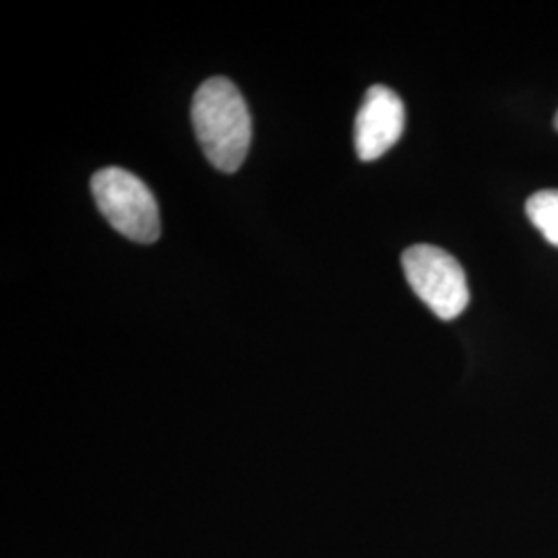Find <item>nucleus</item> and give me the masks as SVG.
<instances>
[{
    "label": "nucleus",
    "instance_id": "nucleus-1",
    "mask_svg": "<svg viewBox=\"0 0 558 558\" xmlns=\"http://www.w3.org/2000/svg\"><path fill=\"white\" fill-rule=\"evenodd\" d=\"M191 114L205 158L220 172H236L253 137V122L239 87L226 77L205 81L193 98Z\"/></svg>",
    "mask_w": 558,
    "mask_h": 558
},
{
    "label": "nucleus",
    "instance_id": "nucleus-2",
    "mask_svg": "<svg viewBox=\"0 0 558 558\" xmlns=\"http://www.w3.org/2000/svg\"><path fill=\"white\" fill-rule=\"evenodd\" d=\"M92 193L108 223L133 242L160 239V209L143 180L122 168H104L92 179Z\"/></svg>",
    "mask_w": 558,
    "mask_h": 558
},
{
    "label": "nucleus",
    "instance_id": "nucleus-3",
    "mask_svg": "<svg viewBox=\"0 0 558 558\" xmlns=\"http://www.w3.org/2000/svg\"><path fill=\"white\" fill-rule=\"evenodd\" d=\"M401 265L412 290L439 319L453 320L459 317L468 302L470 288L463 267L447 251L430 244L410 246Z\"/></svg>",
    "mask_w": 558,
    "mask_h": 558
},
{
    "label": "nucleus",
    "instance_id": "nucleus-4",
    "mask_svg": "<svg viewBox=\"0 0 558 558\" xmlns=\"http://www.w3.org/2000/svg\"><path fill=\"white\" fill-rule=\"evenodd\" d=\"M405 126V108L398 94L385 85L366 92L360 106L354 143L362 161L379 160L396 143Z\"/></svg>",
    "mask_w": 558,
    "mask_h": 558
},
{
    "label": "nucleus",
    "instance_id": "nucleus-5",
    "mask_svg": "<svg viewBox=\"0 0 558 558\" xmlns=\"http://www.w3.org/2000/svg\"><path fill=\"white\" fill-rule=\"evenodd\" d=\"M525 211L544 239L558 246V191H538L527 199Z\"/></svg>",
    "mask_w": 558,
    "mask_h": 558
},
{
    "label": "nucleus",
    "instance_id": "nucleus-6",
    "mask_svg": "<svg viewBox=\"0 0 558 558\" xmlns=\"http://www.w3.org/2000/svg\"><path fill=\"white\" fill-rule=\"evenodd\" d=\"M555 124H557V129H558V114H557V119H555Z\"/></svg>",
    "mask_w": 558,
    "mask_h": 558
}]
</instances>
